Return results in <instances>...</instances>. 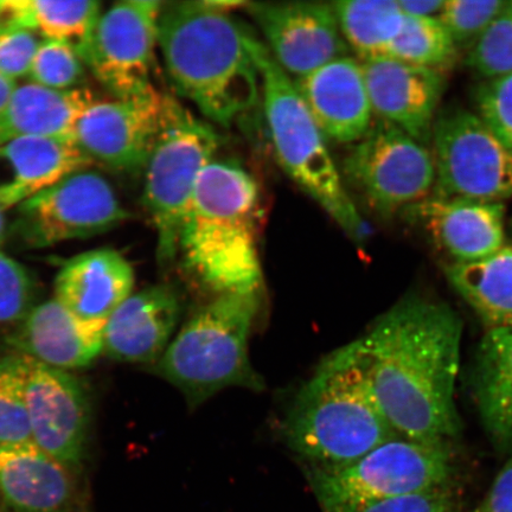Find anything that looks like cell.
<instances>
[{
  "instance_id": "1",
  "label": "cell",
  "mask_w": 512,
  "mask_h": 512,
  "mask_svg": "<svg viewBox=\"0 0 512 512\" xmlns=\"http://www.w3.org/2000/svg\"><path fill=\"white\" fill-rule=\"evenodd\" d=\"M462 332L450 306L409 297L354 342L375 398L400 438L441 444L459 432L454 390Z\"/></svg>"
},
{
  "instance_id": "2",
  "label": "cell",
  "mask_w": 512,
  "mask_h": 512,
  "mask_svg": "<svg viewBox=\"0 0 512 512\" xmlns=\"http://www.w3.org/2000/svg\"><path fill=\"white\" fill-rule=\"evenodd\" d=\"M246 3L164 4L158 47L179 96L213 123L229 127L261 99L252 32L230 14Z\"/></svg>"
},
{
  "instance_id": "3",
  "label": "cell",
  "mask_w": 512,
  "mask_h": 512,
  "mask_svg": "<svg viewBox=\"0 0 512 512\" xmlns=\"http://www.w3.org/2000/svg\"><path fill=\"white\" fill-rule=\"evenodd\" d=\"M260 190L239 163L214 159L185 211L178 254L184 267L217 296L260 292Z\"/></svg>"
},
{
  "instance_id": "4",
  "label": "cell",
  "mask_w": 512,
  "mask_h": 512,
  "mask_svg": "<svg viewBox=\"0 0 512 512\" xmlns=\"http://www.w3.org/2000/svg\"><path fill=\"white\" fill-rule=\"evenodd\" d=\"M288 447L310 466L341 467L400 438L375 398L354 342L320 363L287 413Z\"/></svg>"
},
{
  "instance_id": "5",
  "label": "cell",
  "mask_w": 512,
  "mask_h": 512,
  "mask_svg": "<svg viewBox=\"0 0 512 512\" xmlns=\"http://www.w3.org/2000/svg\"><path fill=\"white\" fill-rule=\"evenodd\" d=\"M259 294L216 296L191 316L160 358L158 374L181 390L192 408L222 389L265 388L248 356Z\"/></svg>"
},
{
  "instance_id": "6",
  "label": "cell",
  "mask_w": 512,
  "mask_h": 512,
  "mask_svg": "<svg viewBox=\"0 0 512 512\" xmlns=\"http://www.w3.org/2000/svg\"><path fill=\"white\" fill-rule=\"evenodd\" d=\"M251 47L260 72L267 130L279 164L345 233L363 238L362 217L343 184L323 132L293 80L254 35Z\"/></svg>"
},
{
  "instance_id": "7",
  "label": "cell",
  "mask_w": 512,
  "mask_h": 512,
  "mask_svg": "<svg viewBox=\"0 0 512 512\" xmlns=\"http://www.w3.org/2000/svg\"><path fill=\"white\" fill-rule=\"evenodd\" d=\"M447 443L396 438L341 467L309 466L306 477L323 512H355L366 505L451 484Z\"/></svg>"
},
{
  "instance_id": "8",
  "label": "cell",
  "mask_w": 512,
  "mask_h": 512,
  "mask_svg": "<svg viewBox=\"0 0 512 512\" xmlns=\"http://www.w3.org/2000/svg\"><path fill=\"white\" fill-rule=\"evenodd\" d=\"M221 144L214 126L171 98L163 130L144 169L143 204L157 233V259L162 266L178 255L185 211Z\"/></svg>"
},
{
  "instance_id": "9",
  "label": "cell",
  "mask_w": 512,
  "mask_h": 512,
  "mask_svg": "<svg viewBox=\"0 0 512 512\" xmlns=\"http://www.w3.org/2000/svg\"><path fill=\"white\" fill-rule=\"evenodd\" d=\"M15 210L8 236L27 249L104 234L128 217L110 182L89 169L63 178Z\"/></svg>"
},
{
  "instance_id": "10",
  "label": "cell",
  "mask_w": 512,
  "mask_h": 512,
  "mask_svg": "<svg viewBox=\"0 0 512 512\" xmlns=\"http://www.w3.org/2000/svg\"><path fill=\"white\" fill-rule=\"evenodd\" d=\"M434 195L502 203L512 197V151L477 114H440L433 126Z\"/></svg>"
},
{
  "instance_id": "11",
  "label": "cell",
  "mask_w": 512,
  "mask_h": 512,
  "mask_svg": "<svg viewBox=\"0 0 512 512\" xmlns=\"http://www.w3.org/2000/svg\"><path fill=\"white\" fill-rule=\"evenodd\" d=\"M343 170L352 187L383 215L425 200L437 178L433 153L426 145L383 120L351 147Z\"/></svg>"
},
{
  "instance_id": "12",
  "label": "cell",
  "mask_w": 512,
  "mask_h": 512,
  "mask_svg": "<svg viewBox=\"0 0 512 512\" xmlns=\"http://www.w3.org/2000/svg\"><path fill=\"white\" fill-rule=\"evenodd\" d=\"M163 6L158 0H121L101 12L87 40L76 47L86 69L114 99L155 88L151 72Z\"/></svg>"
},
{
  "instance_id": "13",
  "label": "cell",
  "mask_w": 512,
  "mask_h": 512,
  "mask_svg": "<svg viewBox=\"0 0 512 512\" xmlns=\"http://www.w3.org/2000/svg\"><path fill=\"white\" fill-rule=\"evenodd\" d=\"M170 100L156 88L132 98L98 100L83 115L75 143L92 163L121 172L144 170L163 130Z\"/></svg>"
},
{
  "instance_id": "14",
  "label": "cell",
  "mask_w": 512,
  "mask_h": 512,
  "mask_svg": "<svg viewBox=\"0 0 512 512\" xmlns=\"http://www.w3.org/2000/svg\"><path fill=\"white\" fill-rule=\"evenodd\" d=\"M246 9L274 61L292 80L349 54L332 4L247 3Z\"/></svg>"
},
{
  "instance_id": "15",
  "label": "cell",
  "mask_w": 512,
  "mask_h": 512,
  "mask_svg": "<svg viewBox=\"0 0 512 512\" xmlns=\"http://www.w3.org/2000/svg\"><path fill=\"white\" fill-rule=\"evenodd\" d=\"M27 405L32 441L75 470L85 458L91 431L92 405L85 384L69 371L29 358Z\"/></svg>"
},
{
  "instance_id": "16",
  "label": "cell",
  "mask_w": 512,
  "mask_h": 512,
  "mask_svg": "<svg viewBox=\"0 0 512 512\" xmlns=\"http://www.w3.org/2000/svg\"><path fill=\"white\" fill-rule=\"evenodd\" d=\"M371 108L421 144L432 142L435 113L445 89L439 70L412 66L390 57L362 61Z\"/></svg>"
},
{
  "instance_id": "17",
  "label": "cell",
  "mask_w": 512,
  "mask_h": 512,
  "mask_svg": "<svg viewBox=\"0 0 512 512\" xmlns=\"http://www.w3.org/2000/svg\"><path fill=\"white\" fill-rule=\"evenodd\" d=\"M106 322L82 319L50 299L32 307L5 342L16 354L50 368H87L104 354Z\"/></svg>"
},
{
  "instance_id": "18",
  "label": "cell",
  "mask_w": 512,
  "mask_h": 512,
  "mask_svg": "<svg viewBox=\"0 0 512 512\" xmlns=\"http://www.w3.org/2000/svg\"><path fill=\"white\" fill-rule=\"evenodd\" d=\"M293 83L324 137L355 144L373 125L361 61L339 57Z\"/></svg>"
},
{
  "instance_id": "19",
  "label": "cell",
  "mask_w": 512,
  "mask_h": 512,
  "mask_svg": "<svg viewBox=\"0 0 512 512\" xmlns=\"http://www.w3.org/2000/svg\"><path fill=\"white\" fill-rule=\"evenodd\" d=\"M406 211L454 264L490 258L504 247L503 203L432 195Z\"/></svg>"
},
{
  "instance_id": "20",
  "label": "cell",
  "mask_w": 512,
  "mask_h": 512,
  "mask_svg": "<svg viewBox=\"0 0 512 512\" xmlns=\"http://www.w3.org/2000/svg\"><path fill=\"white\" fill-rule=\"evenodd\" d=\"M179 315L181 302L170 285L131 294L107 319L104 354L125 363L159 361L170 345Z\"/></svg>"
},
{
  "instance_id": "21",
  "label": "cell",
  "mask_w": 512,
  "mask_h": 512,
  "mask_svg": "<svg viewBox=\"0 0 512 512\" xmlns=\"http://www.w3.org/2000/svg\"><path fill=\"white\" fill-rule=\"evenodd\" d=\"M92 165L75 140L21 137L0 143V206L15 209Z\"/></svg>"
},
{
  "instance_id": "22",
  "label": "cell",
  "mask_w": 512,
  "mask_h": 512,
  "mask_svg": "<svg viewBox=\"0 0 512 512\" xmlns=\"http://www.w3.org/2000/svg\"><path fill=\"white\" fill-rule=\"evenodd\" d=\"M132 265L114 249L75 255L57 273L54 299L86 320H107L131 296Z\"/></svg>"
},
{
  "instance_id": "23",
  "label": "cell",
  "mask_w": 512,
  "mask_h": 512,
  "mask_svg": "<svg viewBox=\"0 0 512 512\" xmlns=\"http://www.w3.org/2000/svg\"><path fill=\"white\" fill-rule=\"evenodd\" d=\"M0 494L16 512H67L74 484L67 466L27 441L0 446Z\"/></svg>"
},
{
  "instance_id": "24",
  "label": "cell",
  "mask_w": 512,
  "mask_h": 512,
  "mask_svg": "<svg viewBox=\"0 0 512 512\" xmlns=\"http://www.w3.org/2000/svg\"><path fill=\"white\" fill-rule=\"evenodd\" d=\"M96 101L87 88L60 91L30 81L17 85L0 113V143L21 137L75 140L83 115Z\"/></svg>"
},
{
  "instance_id": "25",
  "label": "cell",
  "mask_w": 512,
  "mask_h": 512,
  "mask_svg": "<svg viewBox=\"0 0 512 512\" xmlns=\"http://www.w3.org/2000/svg\"><path fill=\"white\" fill-rule=\"evenodd\" d=\"M475 386L486 431L503 450L512 447V328L492 329L484 337Z\"/></svg>"
},
{
  "instance_id": "26",
  "label": "cell",
  "mask_w": 512,
  "mask_h": 512,
  "mask_svg": "<svg viewBox=\"0 0 512 512\" xmlns=\"http://www.w3.org/2000/svg\"><path fill=\"white\" fill-rule=\"evenodd\" d=\"M446 278L490 330L512 328V247L446 267Z\"/></svg>"
},
{
  "instance_id": "27",
  "label": "cell",
  "mask_w": 512,
  "mask_h": 512,
  "mask_svg": "<svg viewBox=\"0 0 512 512\" xmlns=\"http://www.w3.org/2000/svg\"><path fill=\"white\" fill-rule=\"evenodd\" d=\"M101 12L96 0H0V27L27 29L43 40L79 47L91 34Z\"/></svg>"
},
{
  "instance_id": "28",
  "label": "cell",
  "mask_w": 512,
  "mask_h": 512,
  "mask_svg": "<svg viewBox=\"0 0 512 512\" xmlns=\"http://www.w3.org/2000/svg\"><path fill=\"white\" fill-rule=\"evenodd\" d=\"M332 5L345 43L361 62L388 57L403 22L399 2L355 0Z\"/></svg>"
},
{
  "instance_id": "29",
  "label": "cell",
  "mask_w": 512,
  "mask_h": 512,
  "mask_svg": "<svg viewBox=\"0 0 512 512\" xmlns=\"http://www.w3.org/2000/svg\"><path fill=\"white\" fill-rule=\"evenodd\" d=\"M457 50L439 18L403 14L401 29L389 48L388 57L444 73L456 61Z\"/></svg>"
},
{
  "instance_id": "30",
  "label": "cell",
  "mask_w": 512,
  "mask_h": 512,
  "mask_svg": "<svg viewBox=\"0 0 512 512\" xmlns=\"http://www.w3.org/2000/svg\"><path fill=\"white\" fill-rule=\"evenodd\" d=\"M29 358L0 357V446L32 441L27 405Z\"/></svg>"
},
{
  "instance_id": "31",
  "label": "cell",
  "mask_w": 512,
  "mask_h": 512,
  "mask_svg": "<svg viewBox=\"0 0 512 512\" xmlns=\"http://www.w3.org/2000/svg\"><path fill=\"white\" fill-rule=\"evenodd\" d=\"M466 64L486 80L512 74V0L469 48Z\"/></svg>"
},
{
  "instance_id": "32",
  "label": "cell",
  "mask_w": 512,
  "mask_h": 512,
  "mask_svg": "<svg viewBox=\"0 0 512 512\" xmlns=\"http://www.w3.org/2000/svg\"><path fill=\"white\" fill-rule=\"evenodd\" d=\"M83 75L85 63L73 43L42 40L32 60L28 78L36 85L66 91L78 88Z\"/></svg>"
},
{
  "instance_id": "33",
  "label": "cell",
  "mask_w": 512,
  "mask_h": 512,
  "mask_svg": "<svg viewBox=\"0 0 512 512\" xmlns=\"http://www.w3.org/2000/svg\"><path fill=\"white\" fill-rule=\"evenodd\" d=\"M507 3L508 0H445L438 18L457 48H470Z\"/></svg>"
},
{
  "instance_id": "34",
  "label": "cell",
  "mask_w": 512,
  "mask_h": 512,
  "mask_svg": "<svg viewBox=\"0 0 512 512\" xmlns=\"http://www.w3.org/2000/svg\"><path fill=\"white\" fill-rule=\"evenodd\" d=\"M34 300L35 284L27 268L0 252V323H18Z\"/></svg>"
},
{
  "instance_id": "35",
  "label": "cell",
  "mask_w": 512,
  "mask_h": 512,
  "mask_svg": "<svg viewBox=\"0 0 512 512\" xmlns=\"http://www.w3.org/2000/svg\"><path fill=\"white\" fill-rule=\"evenodd\" d=\"M476 104L478 117L512 151V74L482 83Z\"/></svg>"
},
{
  "instance_id": "36",
  "label": "cell",
  "mask_w": 512,
  "mask_h": 512,
  "mask_svg": "<svg viewBox=\"0 0 512 512\" xmlns=\"http://www.w3.org/2000/svg\"><path fill=\"white\" fill-rule=\"evenodd\" d=\"M40 42L38 36L27 29L0 28V74L16 82L28 78Z\"/></svg>"
},
{
  "instance_id": "37",
  "label": "cell",
  "mask_w": 512,
  "mask_h": 512,
  "mask_svg": "<svg viewBox=\"0 0 512 512\" xmlns=\"http://www.w3.org/2000/svg\"><path fill=\"white\" fill-rule=\"evenodd\" d=\"M458 498L450 484L366 505L355 512H457Z\"/></svg>"
},
{
  "instance_id": "38",
  "label": "cell",
  "mask_w": 512,
  "mask_h": 512,
  "mask_svg": "<svg viewBox=\"0 0 512 512\" xmlns=\"http://www.w3.org/2000/svg\"><path fill=\"white\" fill-rule=\"evenodd\" d=\"M471 512H512V459L499 473L483 502Z\"/></svg>"
},
{
  "instance_id": "39",
  "label": "cell",
  "mask_w": 512,
  "mask_h": 512,
  "mask_svg": "<svg viewBox=\"0 0 512 512\" xmlns=\"http://www.w3.org/2000/svg\"><path fill=\"white\" fill-rule=\"evenodd\" d=\"M403 14L415 17H435L440 15L445 0H399Z\"/></svg>"
},
{
  "instance_id": "40",
  "label": "cell",
  "mask_w": 512,
  "mask_h": 512,
  "mask_svg": "<svg viewBox=\"0 0 512 512\" xmlns=\"http://www.w3.org/2000/svg\"><path fill=\"white\" fill-rule=\"evenodd\" d=\"M18 83L0 74V113L8 106L12 94H14Z\"/></svg>"
},
{
  "instance_id": "41",
  "label": "cell",
  "mask_w": 512,
  "mask_h": 512,
  "mask_svg": "<svg viewBox=\"0 0 512 512\" xmlns=\"http://www.w3.org/2000/svg\"><path fill=\"white\" fill-rule=\"evenodd\" d=\"M6 210L0 206V247L4 245L6 239H8L9 235V227L8 222H6Z\"/></svg>"
},
{
  "instance_id": "42",
  "label": "cell",
  "mask_w": 512,
  "mask_h": 512,
  "mask_svg": "<svg viewBox=\"0 0 512 512\" xmlns=\"http://www.w3.org/2000/svg\"><path fill=\"white\" fill-rule=\"evenodd\" d=\"M0 28H2V27H0Z\"/></svg>"
}]
</instances>
